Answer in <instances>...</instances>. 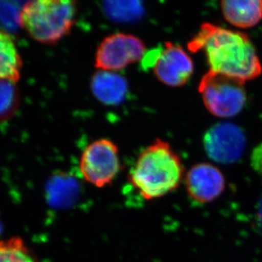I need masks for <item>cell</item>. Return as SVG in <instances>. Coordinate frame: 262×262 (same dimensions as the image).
I'll list each match as a JSON object with an SVG mask.
<instances>
[{"instance_id": "6da1fadb", "label": "cell", "mask_w": 262, "mask_h": 262, "mask_svg": "<svg viewBox=\"0 0 262 262\" xmlns=\"http://www.w3.org/2000/svg\"><path fill=\"white\" fill-rule=\"evenodd\" d=\"M193 53L204 51L211 72L246 82L259 77L262 66L247 35L205 23L188 42Z\"/></svg>"}, {"instance_id": "7a4b0ae2", "label": "cell", "mask_w": 262, "mask_h": 262, "mask_svg": "<svg viewBox=\"0 0 262 262\" xmlns=\"http://www.w3.org/2000/svg\"><path fill=\"white\" fill-rule=\"evenodd\" d=\"M184 178V167L167 142L156 139L142 151L129 172V182L142 198L152 201L176 190Z\"/></svg>"}, {"instance_id": "3957f363", "label": "cell", "mask_w": 262, "mask_h": 262, "mask_svg": "<svg viewBox=\"0 0 262 262\" xmlns=\"http://www.w3.org/2000/svg\"><path fill=\"white\" fill-rule=\"evenodd\" d=\"M77 4L70 0H36L23 5L19 24L30 37L42 45H56L74 28Z\"/></svg>"}, {"instance_id": "277c9868", "label": "cell", "mask_w": 262, "mask_h": 262, "mask_svg": "<svg viewBox=\"0 0 262 262\" xmlns=\"http://www.w3.org/2000/svg\"><path fill=\"white\" fill-rule=\"evenodd\" d=\"M245 82L216 72H206L199 84L205 108L220 118L239 114L247 100Z\"/></svg>"}, {"instance_id": "5b68a950", "label": "cell", "mask_w": 262, "mask_h": 262, "mask_svg": "<svg viewBox=\"0 0 262 262\" xmlns=\"http://www.w3.org/2000/svg\"><path fill=\"white\" fill-rule=\"evenodd\" d=\"M121 168L118 147L111 139H99L92 142L80 159L82 178L97 188H104L113 183Z\"/></svg>"}, {"instance_id": "8992f818", "label": "cell", "mask_w": 262, "mask_h": 262, "mask_svg": "<svg viewBox=\"0 0 262 262\" xmlns=\"http://www.w3.org/2000/svg\"><path fill=\"white\" fill-rule=\"evenodd\" d=\"M146 52V45L139 37L125 32H116L99 42L94 66L98 71L117 72L142 60Z\"/></svg>"}, {"instance_id": "52a82bcc", "label": "cell", "mask_w": 262, "mask_h": 262, "mask_svg": "<svg viewBox=\"0 0 262 262\" xmlns=\"http://www.w3.org/2000/svg\"><path fill=\"white\" fill-rule=\"evenodd\" d=\"M203 144L205 152L212 161L231 164L242 156L246 139L239 126L230 122H221L205 133Z\"/></svg>"}, {"instance_id": "ba28073f", "label": "cell", "mask_w": 262, "mask_h": 262, "mask_svg": "<svg viewBox=\"0 0 262 262\" xmlns=\"http://www.w3.org/2000/svg\"><path fill=\"white\" fill-rule=\"evenodd\" d=\"M153 71L156 78L166 86L181 87L193 75V60L180 45L166 42L154 55Z\"/></svg>"}, {"instance_id": "9c48e42d", "label": "cell", "mask_w": 262, "mask_h": 262, "mask_svg": "<svg viewBox=\"0 0 262 262\" xmlns=\"http://www.w3.org/2000/svg\"><path fill=\"white\" fill-rule=\"evenodd\" d=\"M186 190L192 200L207 204L219 198L225 190L223 172L212 164L199 163L191 167L185 175Z\"/></svg>"}, {"instance_id": "30bf717a", "label": "cell", "mask_w": 262, "mask_h": 262, "mask_svg": "<svg viewBox=\"0 0 262 262\" xmlns=\"http://www.w3.org/2000/svg\"><path fill=\"white\" fill-rule=\"evenodd\" d=\"M94 96L105 105H117L126 99L128 94V82L117 72L98 71L90 82Z\"/></svg>"}, {"instance_id": "8fae6325", "label": "cell", "mask_w": 262, "mask_h": 262, "mask_svg": "<svg viewBox=\"0 0 262 262\" xmlns=\"http://www.w3.org/2000/svg\"><path fill=\"white\" fill-rule=\"evenodd\" d=\"M221 9L228 23L238 28H250L262 20L261 0H225Z\"/></svg>"}, {"instance_id": "7c38bea8", "label": "cell", "mask_w": 262, "mask_h": 262, "mask_svg": "<svg viewBox=\"0 0 262 262\" xmlns=\"http://www.w3.org/2000/svg\"><path fill=\"white\" fill-rule=\"evenodd\" d=\"M23 60L15 40L5 30L0 28V79L17 83L23 71Z\"/></svg>"}, {"instance_id": "4fadbf2b", "label": "cell", "mask_w": 262, "mask_h": 262, "mask_svg": "<svg viewBox=\"0 0 262 262\" xmlns=\"http://www.w3.org/2000/svg\"><path fill=\"white\" fill-rule=\"evenodd\" d=\"M0 262H37L21 237L0 240Z\"/></svg>"}, {"instance_id": "5bb4252c", "label": "cell", "mask_w": 262, "mask_h": 262, "mask_svg": "<svg viewBox=\"0 0 262 262\" xmlns=\"http://www.w3.org/2000/svg\"><path fill=\"white\" fill-rule=\"evenodd\" d=\"M20 104V92L16 82L0 79V122L10 120Z\"/></svg>"}, {"instance_id": "9a60e30c", "label": "cell", "mask_w": 262, "mask_h": 262, "mask_svg": "<svg viewBox=\"0 0 262 262\" xmlns=\"http://www.w3.org/2000/svg\"><path fill=\"white\" fill-rule=\"evenodd\" d=\"M250 165L262 181V144L253 149L250 156Z\"/></svg>"}]
</instances>
